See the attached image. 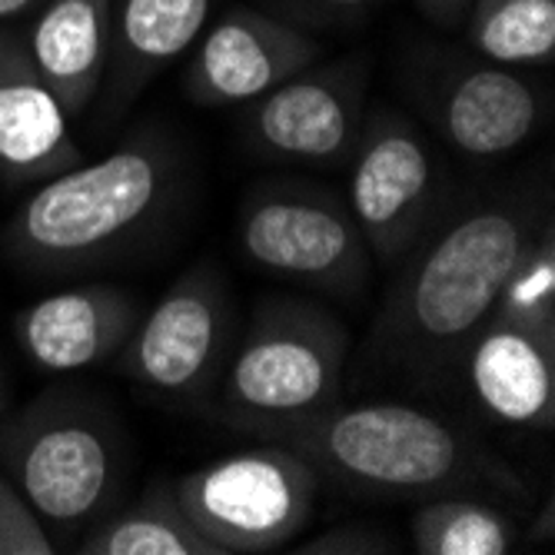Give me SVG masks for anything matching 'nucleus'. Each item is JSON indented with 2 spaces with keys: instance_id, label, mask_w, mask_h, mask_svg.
<instances>
[{
  "instance_id": "obj_1",
  "label": "nucleus",
  "mask_w": 555,
  "mask_h": 555,
  "mask_svg": "<svg viewBox=\"0 0 555 555\" xmlns=\"http://www.w3.org/2000/svg\"><path fill=\"white\" fill-rule=\"evenodd\" d=\"M545 227L548 199L535 186L479 196L392 283L366 339V363L420 383L460 366L502 283Z\"/></svg>"
},
{
  "instance_id": "obj_2",
  "label": "nucleus",
  "mask_w": 555,
  "mask_h": 555,
  "mask_svg": "<svg viewBox=\"0 0 555 555\" xmlns=\"http://www.w3.org/2000/svg\"><path fill=\"white\" fill-rule=\"evenodd\" d=\"M257 442H280L307 460L320 479L370 495H522L526 486L479 439L449 420L406 402L336 406L254 433Z\"/></svg>"
},
{
  "instance_id": "obj_3",
  "label": "nucleus",
  "mask_w": 555,
  "mask_h": 555,
  "mask_svg": "<svg viewBox=\"0 0 555 555\" xmlns=\"http://www.w3.org/2000/svg\"><path fill=\"white\" fill-rule=\"evenodd\" d=\"M180 183L177 150L146 130L107 157L43 180L8 223V257L27 273H70L107 263L154 227Z\"/></svg>"
},
{
  "instance_id": "obj_4",
  "label": "nucleus",
  "mask_w": 555,
  "mask_h": 555,
  "mask_svg": "<svg viewBox=\"0 0 555 555\" xmlns=\"http://www.w3.org/2000/svg\"><path fill=\"white\" fill-rule=\"evenodd\" d=\"M349 333L323 307L267 299L227 360L217 420L236 433L317 416L343 399Z\"/></svg>"
},
{
  "instance_id": "obj_5",
  "label": "nucleus",
  "mask_w": 555,
  "mask_h": 555,
  "mask_svg": "<svg viewBox=\"0 0 555 555\" xmlns=\"http://www.w3.org/2000/svg\"><path fill=\"white\" fill-rule=\"evenodd\" d=\"M120 452L111 413L77 392H43L0 426V469L61 532L104 519L124 476Z\"/></svg>"
},
{
  "instance_id": "obj_6",
  "label": "nucleus",
  "mask_w": 555,
  "mask_h": 555,
  "mask_svg": "<svg viewBox=\"0 0 555 555\" xmlns=\"http://www.w3.org/2000/svg\"><path fill=\"white\" fill-rule=\"evenodd\" d=\"M173 489L186 519L220 555L270 552L307 529L320 476L293 449L260 442L186 473Z\"/></svg>"
},
{
  "instance_id": "obj_7",
  "label": "nucleus",
  "mask_w": 555,
  "mask_h": 555,
  "mask_svg": "<svg viewBox=\"0 0 555 555\" xmlns=\"http://www.w3.org/2000/svg\"><path fill=\"white\" fill-rule=\"evenodd\" d=\"M236 243L260 270L330 293H360L373 257L349 207L313 183H267L246 193Z\"/></svg>"
},
{
  "instance_id": "obj_8",
  "label": "nucleus",
  "mask_w": 555,
  "mask_h": 555,
  "mask_svg": "<svg viewBox=\"0 0 555 555\" xmlns=\"http://www.w3.org/2000/svg\"><path fill=\"white\" fill-rule=\"evenodd\" d=\"M349 214L370 257L392 263L423 240L439 204L436 157L420 127L396 111L363 117L349 154Z\"/></svg>"
},
{
  "instance_id": "obj_9",
  "label": "nucleus",
  "mask_w": 555,
  "mask_h": 555,
  "mask_svg": "<svg viewBox=\"0 0 555 555\" xmlns=\"http://www.w3.org/2000/svg\"><path fill=\"white\" fill-rule=\"evenodd\" d=\"M230 343V302L223 280L210 267L183 273L157 302L140 313L120 346V370L170 402L210 396Z\"/></svg>"
},
{
  "instance_id": "obj_10",
  "label": "nucleus",
  "mask_w": 555,
  "mask_h": 555,
  "mask_svg": "<svg viewBox=\"0 0 555 555\" xmlns=\"http://www.w3.org/2000/svg\"><path fill=\"white\" fill-rule=\"evenodd\" d=\"M366 117V70L360 61L307 67L257 96L246 140L257 154L307 167H339L357 146Z\"/></svg>"
},
{
  "instance_id": "obj_11",
  "label": "nucleus",
  "mask_w": 555,
  "mask_h": 555,
  "mask_svg": "<svg viewBox=\"0 0 555 555\" xmlns=\"http://www.w3.org/2000/svg\"><path fill=\"white\" fill-rule=\"evenodd\" d=\"M183 90L199 107H243L320 61V40L257 8L210 21L190 47Z\"/></svg>"
},
{
  "instance_id": "obj_12",
  "label": "nucleus",
  "mask_w": 555,
  "mask_h": 555,
  "mask_svg": "<svg viewBox=\"0 0 555 555\" xmlns=\"http://www.w3.org/2000/svg\"><path fill=\"white\" fill-rule=\"evenodd\" d=\"M433 111L452 150L476 160H495L519 150L539 130L545 96L519 67L479 57L442 74Z\"/></svg>"
},
{
  "instance_id": "obj_13",
  "label": "nucleus",
  "mask_w": 555,
  "mask_h": 555,
  "mask_svg": "<svg viewBox=\"0 0 555 555\" xmlns=\"http://www.w3.org/2000/svg\"><path fill=\"white\" fill-rule=\"evenodd\" d=\"M80 160L70 117L40 77L24 34L0 24V177L43 183Z\"/></svg>"
},
{
  "instance_id": "obj_14",
  "label": "nucleus",
  "mask_w": 555,
  "mask_h": 555,
  "mask_svg": "<svg viewBox=\"0 0 555 555\" xmlns=\"http://www.w3.org/2000/svg\"><path fill=\"white\" fill-rule=\"evenodd\" d=\"M463 373L479 406L506 426H555V336L489 317L463 352Z\"/></svg>"
},
{
  "instance_id": "obj_15",
  "label": "nucleus",
  "mask_w": 555,
  "mask_h": 555,
  "mask_svg": "<svg viewBox=\"0 0 555 555\" xmlns=\"http://www.w3.org/2000/svg\"><path fill=\"white\" fill-rule=\"evenodd\" d=\"M140 310L117 286H74L50 293L14 320L24 357L43 373H77L117 357Z\"/></svg>"
},
{
  "instance_id": "obj_16",
  "label": "nucleus",
  "mask_w": 555,
  "mask_h": 555,
  "mask_svg": "<svg viewBox=\"0 0 555 555\" xmlns=\"http://www.w3.org/2000/svg\"><path fill=\"white\" fill-rule=\"evenodd\" d=\"M24 40L40 77L74 120L90 107L107 77L114 0H43Z\"/></svg>"
},
{
  "instance_id": "obj_17",
  "label": "nucleus",
  "mask_w": 555,
  "mask_h": 555,
  "mask_svg": "<svg viewBox=\"0 0 555 555\" xmlns=\"http://www.w3.org/2000/svg\"><path fill=\"white\" fill-rule=\"evenodd\" d=\"M214 0H114L111 83L117 100L137 96L160 70L180 61L204 34Z\"/></svg>"
},
{
  "instance_id": "obj_18",
  "label": "nucleus",
  "mask_w": 555,
  "mask_h": 555,
  "mask_svg": "<svg viewBox=\"0 0 555 555\" xmlns=\"http://www.w3.org/2000/svg\"><path fill=\"white\" fill-rule=\"evenodd\" d=\"M80 555H220L186 519L177 489L154 482L127 509L104 516L80 539Z\"/></svg>"
},
{
  "instance_id": "obj_19",
  "label": "nucleus",
  "mask_w": 555,
  "mask_h": 555,
  "mask_svg": "<svg viewBox=\"0 0 555 555\" xmlns=\"http://www.w3.org/2000/svg\"><path fill=\"white\" fill-rule=\"evenodd\" d=\"M463 24L482 61L526 70L555 57V0H473Z\"/></svg>"
},
{
  "instance_id": "obj_20",
  "label": "nucleus",
  "mask_w": 555,
  "mask_h": 555,
  "mask_svg": "<svg viewBox=\"0 0 555 555\" xmlns=\"http://www.w3.org/2000/svg\"><path fill=\"white\" fill-rule=\"evenodd\" d=\"M420 555H506L516 545V522L486 499L433 495L410 526Z\"/></svg>"
},
{
  "instance_id": "obj_21",
  "label": "nucleus",
  "mask_w": 555,
  "mask_h": 555,
  "mask_svg": "<svg viewBox=\"0 0 555 555\" xmlns=\"http://www.w3.org/2000/svg\"><path fill=\"white\" fill-rule=\"evenodd\" d=\"M489 317L555 336V233L545 227L502 283Z\"/></svg>"
},
{
  "instance_id": "obj_22",
  "label": "nucleus",
  "mask_w": 555,
  "mask_h": 555,
  "mask_svg": "<svg viewBox=\"0 0 555 555\" xmlns=\"http://www.w3.org/2000/svg\"><path fill=\"white\" fill-rule=\"evenodd\" d=\"M57 539L0 469V555H54Z\"/></svg>"
},
{
  "instance_id": "obj_23",
  "label": "nucleus",
  "mask_w": 555,
  "mask_h": 555,
  "mask_svg": "<svg viewBox=\"0 0 555 555\" xmlns=\"http://www.w3.org/2000/svg\"><path fill=\"white\" fill-rule=\"evenodd\" d=\"M267 14L296 24L302 30L310 27H349L373 14L383 0H263Z\"/></svg>"
},
{
  "instance_id": "obj_24",
  "label": "nucleus",
  "mask_w": 555,
  "mask_h": 555,
  "mask_svg": "<svg viewBox=\"0 0 555 555\" xmlns=\"http://www.w3.org/2000/svg\"><path fill=\"white\" fill-rule=\"evenodd\" d=\"M296 552H307V555H333V552H352V555H366V552H389V542L376 532H366V529H349V526H339L313 542H302Z\"/></svg>"
},
{
  "instance_id": "obj_25",
  "label": "nucleus",
  "mask_w": 555,
  "mask_h": 555,
  "mask_svg": "<svg viewBox=\"0 0 555 555\" xmlns=\"http://www.w3.org/2000/svg\"><path fill=\"white\" fill-rule=\"evenodd\" d=\"M473 0H416V8L423 11L426 21H433L436 27H460L466 21Z\"/></svg>"
},
{
  "instance_id": "obj_26",
  "label": "nucleus",
  "mask_w": 555,
  "mask_h": 555,
  "mask_svg": "<svg viewBox=\"0 0 555 555\" xmlns=\"http://www.w3.org/2000/svg\"><path fill=\"white\" fill-rule=\"evenodd\" d=\"M552 535H555V502H552V499H545V502H542V516H539V522L532 526L529 539H535V542H548Z\"/></svg>"
},
{
  "instance_id": "obj_27",
  "label": "nucleus",
  "mask_w": 555,
  "mask_h": 555,
  "mask_svg": "<svg viewBox=\"0 0 555 555\" xmlns=\"http://www.w3.org/2000/svg\"><path fill=\"white\" fill-rule=\"evenodd\" d=\"M40 4H43V0H0V24L17 21L24 14H34Z\"/></svg>"
},
{
  "instance_id": "obj_28",
  "label": "nucleus",
  "mask_w": 555,
  "mask_h": 555,
  "mask_svg": "<svg viewBox=\"0 0 555 555\" xmlns=\"http://www.w3.org/2000/svg\"><path fill=\"white\" fill-rule=\"evenodd\" d=\"M0 402H4V373H0Z\"/></svg>"
}]
</instances>
